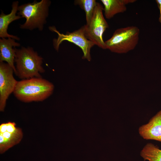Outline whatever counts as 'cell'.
Here are the masks:
<instances>
[{
  "label": "cell",
  "mask_w": 161,
  "mask_h": 161,
  "mask_svg": "<svg viewBox=\"0 0 161 161\" xmlns=\"http://www.w3.org/2000/svg\"><path fill=\"white\" fill-rule=\"evenodd\" d=\"M54 86L40 78H33L18 81L13 92L19 100L25 103L42 101L52 94Z\"/></svg>",
  "instance_id": "obj_1"
},
{
  "label": "cell",
  "mask_w": 161,
  "mask_h": 161,
  "mask_svg": "<svg viewBox=\"0 0 161 161\" xmlns=\"http://www.w3.org/2000/svg\"><path fill=\"white\" fill-rule=\"evenodd\" d=\"M15 49L16 75L22 80L41 77L40 73L45 72L42 66L43 58L31 47Z\"/></svg>",
  "instance_id": "obj_2"
},
{
  "label": "cell",
  "mask_w": 161,
  "mask_h": 161,
  "mask_svg": "<svg viewBox=\"0 0 161 161\" xmlns=\"http://www.w3.org/2000/svg\"><path fill=\"white\" fill-rule=\"evenodd\" d=\"M51 4L49 0L39 1L34 0L32 3L19 6L17 15L26 19L24 24L20 25V28L30 30L38 29L39 31H42L47 23Z\"/></svg>",
  "instance_id": "obj_3"
},
{
  "label": "cell",
  "mask_w": 161,
  "mask_h": 161,
  "mask_svg": "<svg viewBox=\"0 0 161 161\" xmlns=\"http://www.w3.org/2000/svg\"><path fill=\"white\" fill-rule=\"evenodd\" d=\"M140 34V30L136 26L118 28L109 39L105 41L106 49L119 54L126 53L136 47Z\"/></svg>",
  "instance_id": "obj_4"
},
{
  "label": "cell",
  "mask_w": 161,
  "mask_h": 161,
  "mask_svg": "<svg viewBox=\"0 0 161 161\" xmlns=\"http://www.w3.org/2000/svg\"><path fill=\"white\" fill-rule=\"evenodd\" d=\"M49 29L58 35L57 38L53 40V47L56 50L58 51L60 45L63 41H67L76 45L81 49L83 53V59L91 61V49L95 44L86 38L85 33L84 26L72 32H67L65 34L60 33L54 26H50Z\"/></svg>",
  "instance_id": "obj_5"
},
{
  "label": "cell",
  "mask_w": 161,
  "mask_h": 161,
  "mask_svg": "<svg viewBox=\"0 0 161 161\" xmlns=\"http://www.w3.org/2000/svg\"><path fill=\"white\" fill-rule=\"evenodd\" d=\"M103 11V7L97 2L91 21L88 24L84 26L86 38L95 45L106 49L103 35L109 26L104 17Z\"/></svg>",
  "instance_id": "obj_6"
},
{
  "label": "cell",
  "mask_w": 161,
  "mask_h": 161,
  "mask_svg": "<svg viewBox=\"0 0 161 161\" xmlns=\"http://www.w3.org/2000/svg\"><path fill=\"white\" fill-rule=\"evenodd\" d=\"M13 69L7 63L0 62V111H4L6 102L13 92L18 81L14 77Z\"/></svg>",
  "instance_id": "obj_7"
},
{
  "label": "cell",
  "mask_w": 161,
  "mask_h": 161,
  "mask_svg": "<svg viewBox=\"0 0 161 161\" xmlns=\"http://www.w3.org/2000/svg\"><path fill=\"white\" fill-rule=\"evenodd\" d=\"M23 136L21 129L14 122L8 121L0 125V153L5 152L18 143Z\"/></svg>",
  "instance_id": "obj_8"
},
{
  "label": "cell",
  "mask_w": 161,
  "mask_h": 161,
  "mask_svg": "<svg viewBox=\"0 0 161 161\" xmlns=\"http://www.w3.org/2000/svg\"><path fill=\"white\" fill-rule=\"evenodd\" d=\"M140 136L145 140H152L161 142V110L146 124L138 129Z\"/></svg>",
  "instance_id": "obj_9"
},
{
  "label": "cell",
  "mask_w": 161,
  "mask_h": 161,
  "mask_svg": "<svg viewBox=\"0 0 161 161\" xmlns=\"http://www.w3.org/2000/svg\"><path fill=\"white\" fill-rule=\"evenodd\" d=\"M20 44L12 38L0 39V62L5 61L13 69L16 75V71L14 63L16 56L15 47H19Z\"/></svg>",
  "instance_id": "obj_10"
},
{
  "label": "cell",
  "mask_w": 161,
  "mask_h": 161,
  "mask_svg": "<svg viewBox=\"0 0 161 161\" xmlns=\"http://www.w3.org/2000/svg\"><path fill=\"white\" fill-rule=\"evenodd\" d=\"M18 1L13 2L11 12L8 14H5L2 11L0 15V37L2 38H12L15 40H19L20 38L16 36L8 34L7 30L10 24L13 21L19 19L21 17L17 15L18 7Z\"/></svg>",
  "instance_id": "obj_11"
},
{
  "label": "cell",
  "mask_w": 161,
  "mask_h": 161,
  "mask_svg": "<svg viewBox=\"0 0 161 161\" xmlns=\"http://www.w3.org/2000/svg\"><path fill=\"white\" fill-rule=\"evenodd\" d=\"M103 4V10L106 18L110 19L115 15L127 10V5L133 3L136 0H101Z\"/></svg>",
  "instance_id": "obj_12"
},
{
  "label": "cell",
  "mask_w": 161,
  "mask_h": 161,
  "mask_svg": "<svg viewBox=\"0 0 161 161\" xmlns=\"http://www.w3.org/2000/svg\"><path fill=\"white\" fill-rule=\"evenodd\" d=\"M140 155L145 160L161 161V150L151 143L144 146L140 151Z\"/></svg>",
  "instance_id": "obj_13"
},
{
  "label": "cell",
  "mask_w": 161,
  "mask_h": 161,
  "mask_svg": "<svg viewBox=\"0 0 161 161\" xmlns=\"http://www.w3.org/2000/svg\"><path fill=\"white\" fill-rule=\"evenodd\" d=\"M97 2L95 0H76L74 4L79 5L85 13L86 24H88L93 16Z\"/></svg>",
  "instance_id": "obj_14"
},
{
  "label": "cell",
  "mask_w": 161,
  "mask_h": 161,
  "mask_svg": "<svg viewBox=\"0 0 161 161\" xmlns=\"http://www.w3.org/2000/svg\"><path fill=\"white\" fill-rule=\"evenodd\" d=\"M158 7L159 9L160 14L159 18V21L161 23V0H156Z\"/></svg>",
  "instance_id": "obj_15"
}]
</instances>
